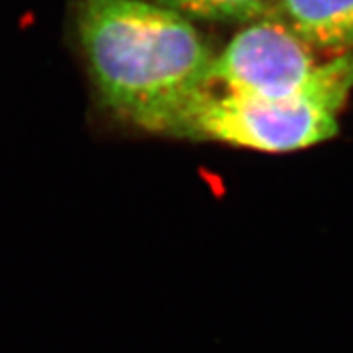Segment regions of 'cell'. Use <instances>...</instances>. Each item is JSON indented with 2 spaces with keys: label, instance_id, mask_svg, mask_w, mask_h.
<instances>
[{
  "label": "cell",
  "instance_id": "obj_1",
  "mask_svg": "<svg viewBox=\"0 0 353 353\" xmlns=\"http://www.w3.org/2000/svg\"><path fill=\"white\" fill-rule=\"evenodd\" d=\"M76 29L101 105L123 121L168 134L213 90L216 52L186 17L150 0H79Z\"/></svg>",
  "mask_w": 353,
  "mask_h": 353
},
{
  "label": "cell",
  "instance_id": "obj_2",
  "mask_svg": "<svg viewBox=\"0 0 353 353\" xmlns=\"http://www.w3.org/2000/svg\"><path fill=\"white\" fill-rule=\"evenodd\" d=\"M353 92V52L323 61L305 92L281 99L205 92L170 126L166 135L214 141L236 148L283 154L332 139Z\"/></svg>",
  "mask_w": 353,
  "mask_h": 353
},
{
  "label": "cell",
  "instance_id": "obj_3",
  "mask_svg": "<svg viewBox=\"0 0 353 353\" xmlns=\"http://www.w3.org/2000/svg\"><path fill=\"white\" fill-rule=\"evenodd\" d=\"M307 42L279 20L265 14L247 23L214 54L211 69L213 90L281 99L305 92L319 76L317 60Z\"/></svg>",
  "mask_w": 353,
  "mask_h": 353
},
{
  "label": "cell",
  "instance_id": "obj_4",
  "mask_svg": "<svg viewBox=\"0 0 353 353\" xmlns=\"http://www.w3.org/2000/svg\"><path fill=\"white\" fill-rule=\"evenodd\" d=\"M269 17L285 23L314 51L353 52V0H272Z\"/></svg>",
  "mask_w": 353,
  "mask_h": 353
},
{
  "label": "cell",
  "instance_id": "obj_5",
  "mask_svg": "<svg viewBox=\"0 0 353 353\" xmlns=\"http://www.w3.org/2000/svg\"><path fill=\"white\" fill-rule=\"evenodd\" d=\"M188 20L251 23L269 13L270 0H150Z\"/></svg>",
  "mask_w": 353,
  "mask_h": 353
}]
</instances>
